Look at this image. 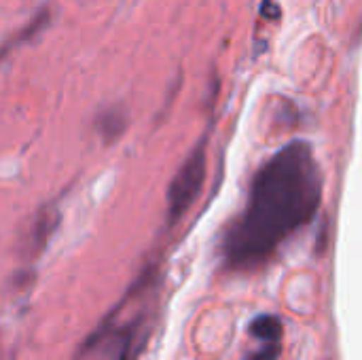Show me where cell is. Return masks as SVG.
<instances>
[{
    "mask_svg": "<svg viewBox=\"0 0 362 360\" xmlns=\"http://www.w3.org/2000/svg\"><path fill=\"white\" fill-rule=\"evenodd\" d=\"M282 331V320L276 314H259L248 325L250 337H255L261 344H280Z\"/></svg>",
    "mask_w": 362,
    "mask_h": 360,
    "instance_id": "cell-3",
    "label": "cell"
},
{
    "mask_svg": "<svg viewBox=\"0 0 362 360\" xmlns=\"http://www.w3.org/2000/svg\"><path fill=\"white\" fill-rule=\"evenodd\" d=\"M206 176V153L204 142L195 149V153L189 155L185 166L176 172L170 189H168V219L170 223H176L195 202V197L202 191Z\"/></svg>",
    "mask_w": 362,
    "mask_h": 360,
    "instance_id": "cell-2",
    "label": "cell"
},
{
    "mask_svg": "<svg viewBox=\"0 0 362 360\" xmlns=\"http://www.w3.org/2000/svg\"><path fill=\"white\" fill-rule=\"evenodd\" d=\"M322 176L314 149L293 140L255 174L242 214L227 227L221 257L231 272H252L318 212Z\"/></svg>",
    "mask_w": 362,
    "mask_h": 360,
    "instance_id": "cell-1",
    "label": "cell"
},
{
    "mask_svg": "<svg viewBox=\"0 0 362 360\" xmlns=\"http://www.w3.org/2000/svg\"><path fill=\"white\" fill-rule=\"evenodd\" d=\"M278 356H280V344H263L259 350H255L244 360H278Z\"/></svg>",
    "mask_w": 362,
    "mask_h": 360,
    "instance_id": "cell-4",
    "label": "cell"
}]
</instances>
